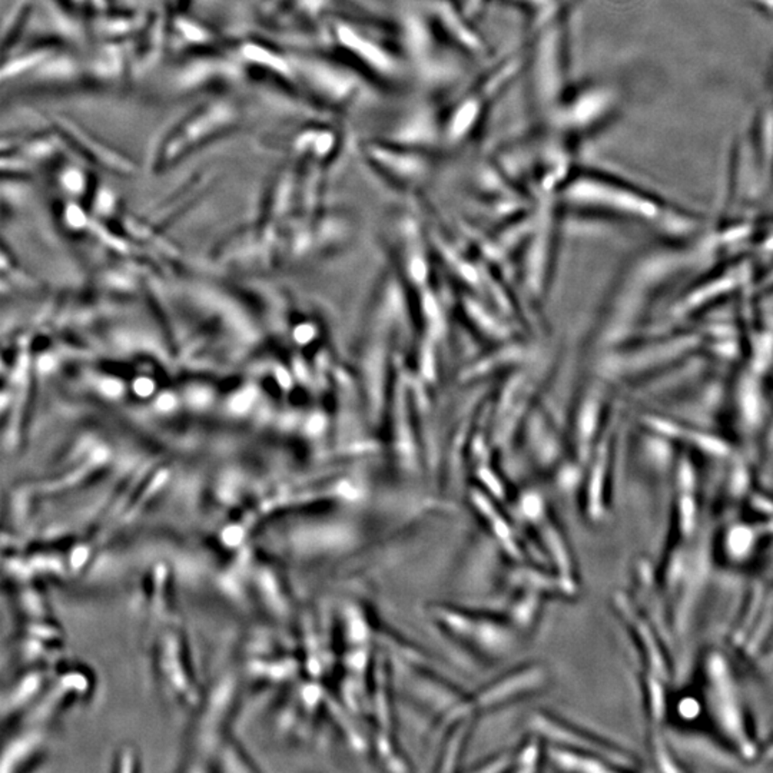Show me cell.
Masks as SVG:
<instances>
[{
	"label": "cell",
	"instance_id": "obj_1",
	"mask_svg": "<svg viewBox=\"0 0 773 773\" xmlns=\"http://www.w3.org/2000/svg\"><path fill=\"white\" fill-rule=\"evenodd\" d=\"M702 699L707 718L729 748L752 762L759 746L745 696L731 659L721 649L706 651L702 662Z\"/></svg>",
	"mask_w": 773,
	"mask_h": 773
},
{
	"label": "cell",
	"instance_id": "obj_2",
	"mask_svg": "<svg viewBox=\"0 0 773 773\" xmlns=\"http://www.w3.org/2000/svg\"><path fill=\"white\" fill-rule=\"evenodd\" d=\"M432 620L449 638L480 656L483 660H500L517 649L520 629L507 616L473 612L460 607L434 605Z\"/></svg>",
	"mask_w": 773,
	"mask_h": 773
},
{
	"label": "cell",
	"instance_id": "obj_3",
	"mask_svg": "<svg viewBox=\"0 0 773 773\" xmlns=\"http://www.w3.org/2000/svg\"><path fill=\"white\" fill-rule=\"evenodd\" d=\"M519 65V58L507 60L505 65L495 70V74L491 72L490 77L480 79L477 85L471 87V91L461 96L460 101H457L456 106L450 111L442 126L441 135L447 142L446 145L461 147L474 133H477L476 131L485 121L491 102L495 101L496 96L509 84Z\"/></svg>",
	"mask_w": 773,
	"mask_h": 773
},
{
	"label": "cell",
	"instance_id": "obj_4",
	"mask_svg": "<svg viewBox=\"0 0 773 773\" xmlns=\"http://www.w3.org/2000/svg\"><path fill=\"white\" fill-rule=\"evenodd\" d=\"M532 731L541 735L544 741L553 745L566 746V748L577 749L583 752L593 753L602 759L609 762L612 767L619 769H633L636 763L633 756L624 752L617 746L603 741L602 738L592 735L589 732L578 729L575 724L568 723L563 719L556 718L549 712H534L529 719Z\"/></svg>",
	"mask_w": 773,
	"mask_h": 773
},
{
	"label": "cell",
	"instance_id": "obj_5",
	"mask_svg": "<svg viewBox=\"0 0 773 773\" xmlns=\"http://www.w3.org/2000/svg\"><path fill=\"white\" fill-rule=\"evenodd\" d=\"M366 157L386 179L405 188L424 184L436 165V159L425 148L405 142L369 143Z\"/></svg>",
	"mask_w": 773,
	"mask_h": 773
},
{
	"label": "cell",
	"instance_id": "obj_6",
	"mask_svg": "<svg viewBox=\"0 0 773 773\" xmlns=\"http://www.w3.org/2000/svg\"><path fill=\"white\" fill-rule=\"evenodd\" d=\"M612 602H614V612L622 619L627 631L632 634V639L638 646L641 660H643L644 672L653 673L662 679L669 680L672 666L655 622L648 617V614H644L626 593H616Z\"/></svg>",
	"mask_w": 773,
	"mask_h": 773
},
{
	"label": "cell",
	"instance_id": "obj_7",
	"mask_svg": "<svg viewBox=\"0 0 773 773\" xmlns=\"http://www.w3.org/2000/svg\"><path fill=\"white\" fill-rule=\"evenodd\" d=\"M563 198L570 205L614 209L627 215L632 214L648 220H656L660 215L658 206L649 203L648 199L592 177H580L571 181L563 189Z\"/></svg>",
	"mask_w": 773,
	"mask_h": 773
},
{
	"label": "cell",
	"instance_id": "obj_8",
	"mask_svg": "<svg viewBox=\"0 0 773 773\" xmlns=\"http://www.w3.org/2000/svg\"><path fill=\"white\" fill-rule=\"evenodd\" d=\"M520 512L524 515L530 526L541 537V546L549 551V558L553 560L556 575L566 583L573 595L577 592V573H576L575 559L571 556L566 537L563 536L558 520L554 519L550 510L547 509L543 497L526 496L522 498Z\"/></svg>",
	"mask_w": 773,
	"mask_h": 773
},
{
	"label": "cell",
	"instance_id": "obj_9",
	"mask_svg": "<svg viewBox=\"0 0 773 773\" xmlns=\"http://www.w3.org/2000/svg\"><path fill=\"white\" fill-rule=\"evenodd\" d=\"M337 38L342 50H349L356 62L367 68L374 77L390 84L405 77L403 62L396 52L384 45L380 39L364 32V29L341 23L337 26Z\"/></svg>",
	"mask_w": 773,
	"mask_h": 773
},
{
	"label": "cell",
	"instance_id": "obj_10",
	"mask_svg": "<svg viewBox=\"0 0 773 773\" xmlns=\"http://www.w3.org/2000/svg\"><path fill=\"white\" fill-rule=\"evenodd\" d=\"M546 669L539 663L520 666L519 669L503 675L483 687L476 696L470 697L471 705L474 711H490L505 706L513 700L541 690L546 685Z\"/></svg>",
	"mask_w": 773,
	"mask_h": 773
},
{
	"label": "cell",
	"instance_id": "obj_11",
	"mask_svg": "<svg viewBox=\"0 0 773 773\" xmlns=\"http://www.w3.org/2000/svg\"><path fill=\"white\" fill-rule=\"evenodd\" d=\"M746 612L736 627L735 641L746 658H758L773 638V586L753 590Z\"/></svg>",
	"mask_w": 773,
	"mask_h": 773
},
{
	"label": "cell",
	"instance_id": "obj_12",
	"mask_svg": "<svg viewBox=\"0 0 773 773\" xmlns=\"http://www.w3.org/2000/svg\"><path fill=\"white\" fill-rule=\"evenodd\" d=\"M773 534V523H745L735 520L721 536V553L731 566L743 565L753 558L763 537Z\"/></svg>",
	"mask_w": 773,
	"mask_h": 773
},
{
	"label": "cell",
	"instance_id": "obj_13",
	"mask_svg": "<svg viewBox=\"0 0 773 773\" xmlns=\"http://www.w3.org/2000/svg\"><path fill=\"white\" fill-rule=\"evenodd\" d=\"M429 6L430 16L436 21L440 31L451 39V42H456L468 55H485L483 39L471 28L470 23H467L466 18L459 14L450 0H430Z\"/></svg>",
	"mask_w": 773,
	"mask_h": 773
},
{
	"label": "cell",
	"instance_id": "obj_14",
	"mask_svg": "<svg viewBox=\"0 0 773 773\" xmlns=\"http://www.w3.org/2000/svg\"><path fill=\"white\" fill-rule=\"evenodd\" d=\"M473 505L480 519L485 520L486 527L490 530L491 536L495 534L496 541L502 546L503 550L509 554V558L523 560L524 547L515 526H513L512 520L503 514L496 507L495 502H491L490 497L483 495L481 491L478 493L474 491Z\"/></svg>",
	"mask_w": 773,
	"mask_h": 773
},
{
	"label": "cell",
	"instance_id": "obj_15",
	"mask_svg": "<svg viewBox=\"0 0 773 773\" xmlns=\"http://www.w3.org/2000/svg\"><path fill=\"white\" fill-rule=\"evenodd\" d=\"M546 756L554 767L563 772H614L616 768L593 753L583 752L566 746H546Z\"/></svg>",
	"mask_w": 773,
	"mask_h": 773
},
{
	"label": "cell",
	"instance_id": "obj_16",
	"mask_svg": "<svg viewBox=\"0 0 773 773\" xmlns=\"http://www.w3.org/2000/svg\"><path fill=\"white\" fill-rule=\"evenodd\" d=\"M544 739L534 733L533 736L524 742V745L515 750L514 767L515 772H536L541 769V759L546 755V748H543Z\"/></svg>",
	"mask_w": 773,
	"mask_h": 773
},
{
	"label": "cell",
	"instance_id": "obj_17",
	"mask_svg": "<svg viewBox=\"0 0 773 773\" xmlns=\"http://www.w3.org/2000/svg\"><path fill=\"white\" fill-rule=\"evenodd\" d=\"M505 4L514 5L529 14L532 23L536 28L546 25L553 21L558 12V0H502Z\"/></svg>",
	"mask_w": 773,
	"mask_h": 773
},
{
	"label": "cell",
	"instance_id": "obj_18",
	"mask_svg": "<svg viewBox=\"0 0 773 773\" xmlns=\"http://www.w3.org/2000/svg\"><path fill=\"white\" fill-rule=\"evenodd\" d=\"M514 767V753H503L496 755L491 759L486 760L480 767L474 768L478 772H505Z\"/></svg>",
	"mask_w": 773,
	"mask_h": 773
}]
</instances>
